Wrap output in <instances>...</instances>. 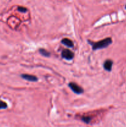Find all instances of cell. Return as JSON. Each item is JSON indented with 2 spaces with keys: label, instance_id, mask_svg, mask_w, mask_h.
I'll use <instances>...</instances> for the list:
<instances>
[{
  "label": "cell",
  "instance_id": "6da1fadb",
  "mask_svg": "<svg viewBox=\"0 0 126 127\" xmlns=\"http://www.w3.org/2000/svg\"><path fill=\"white\" fill-rule=\"evenodd\" d=\"M89 43L92 46V49L93 50H96L101 49V48H105L108 47L109 45L112 43V40L111 38L108 37V38H106L103 40L98 41L97 42H92L90 40H88Z\"/></svg>",
  "mask_w": 126,
  "mask_h": 127
},
{
  "label": "cell",
  "instance_id": "7a4b0ae2",
  "mask_svg": "<svg viewBox=\"0 0 126 127\" xmlns=\"http://www.w3.org/2000/svg\"><path fill=\"white\" fill-rule=\"evenodd\" d=\"M69 88H70L72 91L74 92V93L77 94H81L84 93V90H83L82 88L81 87L79 86V85L76 84L75 83H69V84H68Z\"/></svg>",
  "mask_w": 126,
  "mask_h": 127
},
{
  "label": "cell",
  "instance_id": "3957f363",
  "mask_svg": "<svg viewBox=\"0 0 126 127\" xmlns=\"http://www.w3.org/2000/svg\"><path fill=\"white\" fill-rule=\"evenodd\" d=\"M74 56V53L69 49H64L61 52V57L67 60H71Z\"/></svg>",
  "mask_w": 126,
  "mask_h": 127
},
{
  "label": "cell",
  "instance_id": "277c9868",
  "mask_svg": "<svg viewBox=\"0 0 126 127\" xmlns=\"http://www.w3.org/2000/svg\"><path fill=\"white\" fill-rule=\"evenodd\" d=\"M21 78H23V79L28 81L31 82H37L38 81V79L37 76L33 75H31V74H22L21 75Z\"/></svg>",
  "mask_w": 126,
  "mask_h": 127
},
{
  "label": "cell",
  "instance_id": "5b68a950",
  "mask_svg": "<svg viewBox=\"0 0 126 127\" xmlns=\"http://www.w3.org/2000/svg\"><path fill=\"white\" fill-rule=\"evenodd\" d=\"M112 63H113V62L111 60H107L105 61L103 64V67L105 70L107 71H111V69H112Z\"/></svg>",
  "mask_w": 126,
  "mask_h": 127
},
{
  "label": "cell",
  "instance_id": "8992f818",
  "mask_svg": "<svg viewBox=\"0 0 126 127\" xmlns=\"http://www.w3.org/2000/svg\"><path fill=\"white\" fill-rule=\"evenodd\" d=\"M61 43H63V44H64V45L69 47V48H72V47H74V43H73L72 41L71 40L69 39V38H63L61 40Z\"/></svg>",
  "mask_w": 126,
  "mask_h": 127
},
{
  "label": "cell",
  "instance_id": "52a82bcc",
  "mask_svg": "<svg viewBox=\"0 0 126 127\" xmlns=\"http://www.w3.org/2000/svg\"><path fill=\"white\" fill-rule=\"evenodd\" d=\"M39 52L40 53L41 55H42L43 56L46 57H50L51 55V53H49V52H48L47 50H46L45 49H43V48H40L39 50Z\"/></svg>",
  "mask_w": 126,
  "mask_h": 127
},
{
  "label": "cell",
  "instance_id": "ba28073f",
  "mask_svg": "<svg viewBox=\"0 0 126 127\" xmlns=\"http://www.w3.org/2000/svg\"><path fill=\"white\" fill-rule=\"evenodd\" d=\"M82 120L84 122L86 123V124H89V123L90 122V121L91 120V118L90 117H88V116H86V117H82Z\"/></svg>",
  "mask_w": 126,
  "mask_h": 127
},
{
  "label": "cell",
  "instance_id": "9c48e42d",
  "mask_svg": "<svg viewBox=\"0 0 126 127\" xmlns=\"http://www.w3.org/2000/svg\"><path fill=\"white\" fill-rule=\"evenodd\" d=\"M7 107V105L6 102L0 100V109H5Z\"/></svg>",
  "mask_w": 126,
  "mask_h": 127
},
{
  "label": "cell",
  "instance_id": "30bf717a",
  "mask_svg": "<svg viewBox=\"0 0 126 127\" xmlns=\"http://www.w3.org/2000/svg\"><path fill=\"white\" fill-rule=\"evenodd\" d=\"M17 9H18L19 11H20V12H26L27 11V9L24 7H22V6H19V7H18Z\"/></svg>",
  "mask_w": 126,
  "mask_h": 127
},
{
  "label": "cell",
  "instance_id": "8fae6325",
  "mask_svg": "<svg viewBox=\"0 0 126 127\" xmlns=\"http://www.w3.org/2000/svg\"></svg>",
  "mask_w": 126,
  "mask_h": 127
}]
</instances>
